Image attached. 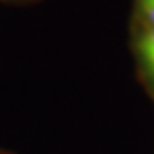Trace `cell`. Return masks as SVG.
<instances>
[{"instance_id": "6da1fadb", "label": "cell", "mask_w": 154, "mask_h": 154, "mask_svg": "<svg viewBox=\"0 0 154 154\" xmlns=\"http://www.w3.org/2000/svg\"><path fill=\"white\" fill-rule=\"evenodd\" d=\"M140 53H142L144 62H149L154 58V29L144 34L140 39Z\"/></svg>"}, {"instance_id": "7a4b0ae2", "label": "cell", "mask_w": 154, "mask_h": 154, "mask_svg": "<svg viewBox=\"0 0 154 154\" xmlns=\"http://www.w3.org/2000/svg\"><path fill=\"white\" fill-rule=\"evenodd\" d=\"M140 5H142V11L146 14V17L154 26V0H140Z\"/></svg>"}, {"instance_id": "3957f363", "label": "cell", "mask_w": 154, "mask_h": 154, "mask_svg": "<svg viewBox=\"0 0 154 154\" xmlns=\"http://www.w3.org/2000/svg\"><path fill=\"white\" fill-rule=\"evenodd\" d=\"M146 65L149 67V70H151V74L154 75V58H152V60H149V62H146Z\"/></svg>"}]
</instances>
